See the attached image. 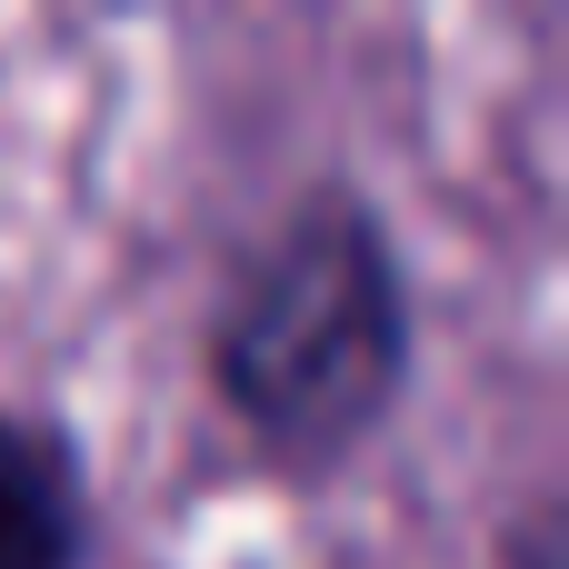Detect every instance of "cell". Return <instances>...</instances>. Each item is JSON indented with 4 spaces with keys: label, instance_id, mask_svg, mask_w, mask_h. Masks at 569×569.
<instances>
[{
    "label": "cell",
    "instance_id": "6da1fadb",
    "mask_svg": "<svg viewBox=\"0 0 569 569\" xmlns=\"http://www.w3.org/2000/svg\"><path fill=\"white\" fill-rule=\"evenodd\" d=\"M200 390L280 490H320L400 430L420 390V280L360 170H300L230 250L200 320Z\"/></svg>",
    "mask_w": 569,
    "mask_h": 569
},
{
    "label": "cell",
    "instance_id": "7a4b0ae2",
    "mask_svg": "<svg viewBox=\"0 0 569 569\" xmlns=\"http://www.w3.org/2000/svg\"><path fill=\"white\" fill-rule=\"evenodd\" d=\"M0 569H100V470L50 400H0Z\"/></svg>",
    "mask_w": 569,
    "mask_h": 569
},
{
    "label": "cell",
    "instance_id": "3957f363",
    "mask_svg": "<svg viewBox=\"0 0 569 569\" xmlns=\"http://www.w3.org/2000/svg\"><path fill=\"white\" fill-rule=\"evenodd\" d=\"M490 569H569V530H560V490H520L490 530Z\"/></svg>",
    "mask_w": 569,
    "mask_h": 569
}]
</instances>
